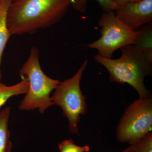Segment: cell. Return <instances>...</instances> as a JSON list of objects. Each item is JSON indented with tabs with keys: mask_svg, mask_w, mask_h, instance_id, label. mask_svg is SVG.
<instances>
[{
	"mask_svg": "<svg viewBox=\"0 0 152 152\" xmlns=\"http://www.w3.org/2000/svg\"><path fill=\"white\" fill-rule=\"evenodd\" d=\"M70 0H17L11 4L7 24L11 36L32 34L56 23L67 12Z\"/></svg>",
	"mask_w": 152,
	"mask_h": 152,
	"instance_id": "6da1fadb",
	"label": "cell"
},
{
	"mask_svg": "<svg viewBox=\"0 0 152 152\" xmlns=\"http://www.w3.org/2000/svg\"><path fill=\"white\" fill-rule=\"evenodd\" d=\"M120 50L121 56L119 58H106L97 54L95 60L108 71L111 81L130 85L137 92L140 98L150 97L144 80L147 76L152 74V62L134 45L126 46Z\"/></svg>",
	"mask_w": 152,
	"mask_h": 152,
	"instance_id": "7a4b0ae2",
	"label": "cell"
},
{
	"mask_svg": "<svg viewBox=\"0 0 152 152\" xmlns=\"http://www.w3.org/2000/svg\"><path fill=\"white\" fill-rule=\"evenodd\" d=\"M19 74L21 77L26 78L29 84L27 92L19 104L20 110L30 111L38 109L43 113L54 105L50 94L61 81L51 78L44 72L40 64L39 52L36 47L31 50Z\"/></svg>",
	"mask_w": 152,
	"mask_h": 152,
	"instance_id": "3957f363",
	"label": "cell"
},
{
	"mask_svg": "<svg viewBox=\"0 0 152 152\" xmlns=\"http://www.w3.org/2000/svg\"><path fill=\"white\" fill-rule=\"evenodd\" d=\"M88 64L86 60L72 77L61 82L51 96L54 104L60 107L67 118L69 130L77 135L79 134L78 123L87 112L86 98L81 90L80 82Z\"/></svg>",
	"mask_w": 152,
	"mask_h": 152,
	"instance_id": "277c9868",
	"label": "cell"
},
{
	"mask_svg": "<svg viewBox=\"0 0 152 152\" xmlns=\"http://www.w3.org/2000/svg\"><path fill=\"white\" fill-rule=\"evenodd\" d=\"M102 27V36L97 40L88 45L90 48L96 49L98 54L104 58L112 59L118 49L134 42L137 32L132 29L117 18L114 11L104 12L98 22Z\"/></svg>",
	"mask_w": 152,
	"mask_h": 152,
	"instance_id": "5b68a950",
	"label": "cell"
},
{
	"mask_svg": "<svg viewBox=\"0 0 152 152\" xmlns=\"http://www.w3.org/2000/svg\"><path fill=\"white\" fill-rule=\"evenodd\" d=\"M152 100H136L126 109L117 129L116 140L131 145L151 132Z\"/></svg>",
	"mask_w": 152,
	"mask_h": 152,
	"instance_id": "8992f818",
	"label": "cell"
},
{
	"mask_svg": "<svg viewBox=\"0 0 152 152\" xmlns=\"http://www.w3.org/2000/svg\"><path fill=\"white\" fill-rule=\"evenodd\" d=\"M118 19L133 30L152 20V0H139L125 3L115 11Z\"/></svg>",
	"mask_w": 152,
	"mask_h": 152,
	"instance_id": "52a82bcc",
	"label": "cell"
},
{
	"mask_svg": "<svg viewBox=\"0 0 152 152\" xmlns=\"http://www.w3.org/2000/svg\"><path fill=\"white\" fill-rule=\"evenodd\" d=\"M136 35L133 45L151 62H152V24L149 23L136 30Z\"/></svg>",
	"mask_w": 152,
	"mask_h": 152,
	"instance_id": "ba28073f",
	"label": "cell"
},
{
	"mask_svg": "<svg viewBox=\"0 0 152 152\" xmlns=\"http://www.w3.org/2000/svg\"><path fill=\"white\" fill-rule=\"evenodd\" d=\"M12 0H1L0 4V81L2 78L1 70L2 58L5 48L11 36L7 24V14Z\"/></svg>",
	"mask_w": 152,
	"mask_h": 152,
	"instance_id": "9c48e42d",
	"label": "cell"
},
{
	"mask_svg": "<svg viewBox=\"0 0 152 152\" xmlns=\"http://www.w3.org/2000/svg\"><path fill=\"white\" fill-rule=\"evenodd\" d=\"M10 114L11 108L9 107L0 112V152H12V144L9 129Z\"/></svg>",
	"mask_w": 152,
	"mask_h": 152,
	"instance_id": "30bf717a",
	"label": "cell"
},
{
	"mask_svg": "<svg viewBox=\"0 0 152 152\" xmlns=\"http://www.w3.org/2000/svg\"><path fill=\"white\" fill-rule=\"evenodd\" d=\"M22 80L16 84L6 86L0 81V109L10 98L15 96L25 94L28 88V82L26 77H22Z\"/></svg>",
	"mask_w": 152,
	"mask_h": 152,
	"instance_id": "8fae6325",
	"label": "cell"
},
{
	"mask_svg": "<svg viewBox=\"0 0 152 152\" xmlns=\"http://www.w3.org/2000/svg\"><path fill=\"white\" fill-rule=\"evenodd\" d=\"M88 0H70V6L81 13H85L88 9ZM99 3L104 12H115L119 8L118 5L113 0H95Z\"/></svg>",
	"mask_w": 152,
	"mask_h": 152,
	"instance_id": "7c38bea8",
	"label": "cell"
},
{
	"mask_svg": "<svg viewBox=\"0 0 152 152\" xmlns=\"http://www.w3.org/2000/svg\"><path fill=\"white\" fill-rule=\"evenodd\" d=\"M122 152H152V132L139 141L131 144Z\"/></svg>",
	"mask_w": 152,
	"mask_h": 152,
	"instance_id": "4fadbf2b",
	"label": "cell"
},
{
	"mask_svg": "<svg viewBox=\"0 0 152 152\" xmlns=\"http://www.w3.org/2000/svg\"><path fill=\"white\" fill-rule=\"evenodd\" d=\"M58 147L60 152H89L90 151L89 146L77 145L72 139L63 141L59 144Z\"/></svg>",
	"mask_w": 152,
	"mask_h": 152,
	"instance_id": "5bb4252c",
	"label": "cell"
},
{
	"mask_svg": "<svg viewBox=\"0 0 152 152\" xmlns=\"http://www.w3.org/2000/svg\"><path fill=\"white\" fill-rule=\"evenodd\" d=\"M113 1L119 6L124 4L125 3L130 2L136 1H139V0H113Z\"/></svg>",
	"mask_w": 152,
	"mask_h": 152,
	"instance_id": "9a60e30c",
	"label": "cell"
},
{
	"mask_svg": "<svg viewBox=\"0 0 152 152\" xmlns=\"http://www.w3.org/2000/svg\"><path fill=\"white\" fill-rule=\"evenodd\" d=\"M17 1V0H12V2L15 1Z\"/></svg>",
	"mask_w": 152,
	"mask_h": 152,
	"instance_id": "2e32d148",
	"label": "cell"
},
{
	"mask_svg": "<svg viewBox=\"0 0 152 152\" xmlns=\"http://www.w3.org/2000/svg\"><path fill=\"white\" fill-rule=\"evenodd\" d=\"M1 0H0V4H1Z\"/></svg>",
	"mask_w": 152,
	"mask_h": 152,
	"instance_id": "e0dca14e",
	"label": "cell"
}]
</instances>
